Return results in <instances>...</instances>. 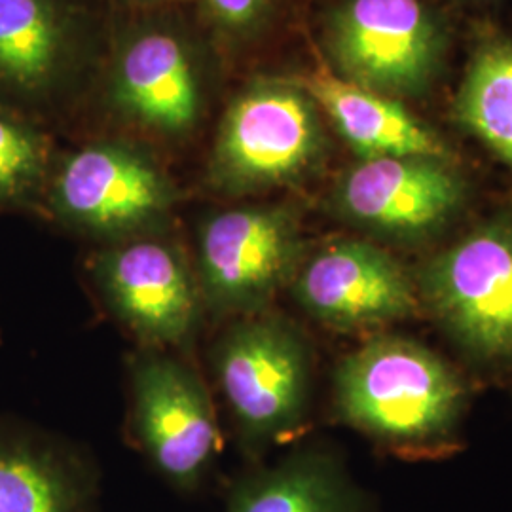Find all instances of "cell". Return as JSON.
Instances as JSON below:
<instances>
[{
  "mask_svg": "<svg viewBox=\"0 0 512 512\" xmlns=\"http://www.w3.org/2000/svg\"><path fill=\"white\" fill-rule=\"evenodd\" d=\"M340 414L393 442L439 439L458 418L463 385L435 353L403 338H378L336 372Z\"/></svg>",
  "mask_w": 512,
  "mask_h": 512,
  "instance_id": "1",
  "label": "cell"
},
{
  "mask_svg": "<svg viewBox=\"0 0 512 512\" xmlns=\"http://www.w3.org/2000/svg\"><path fill=\"white\" fill-rule=\"evenodd\" d=\"M215 372L251 446L277 439L300 420L310 384L308 351L283 321L241 319L220 338Z\"/></svg>",
  "mask_w": 512,
  "mask_h": 512,
  "instance_id": "2",
  "label": "cell"
},
{
  "mask_svg": "<svg viewBox=\"0 0 512 512\" xmlns=\"http://www.w3.org/2000/svg\"><path fill=\"white\" fill-rule=\"evenodd\" d=\"M293 217L275 207L217 213L200 230L198 285L219 315H256L302 264Z\"/></svg>",
  "mask_w": 512,
  "mask_h": 512,
  "instance_id": "3",
  "label": "cell"
},
{
  "mask_svg": "<svg viewBox=\"0 0 512 512\" xmlns=\"http://www.w3.org/2000/svg\"><path fill=\"white\" fill-rule=\"evenodd\" d=\"M421 285L463 348L480 359L512 357V217L476 228L433 258Z\"/></svg>",
  "mask_w": 512,
  "mask_h": 512,
  "instance_id": "4",
  "label": "cell"
},
{
  "mask_svg": "<svg viewBox=\"0 0 512 512\" xmlns=\"http://www.w3.org/2000/svg\"><path fill=\"white\" fill-rule=\"evenodd\" d=\"M135 431L154 469L181 492L202 486L219 452L215 408L202 380L167 355L133 365Z\"/></svg>",
  "mask_w": 512,
  "mask_h": 512,
  "instance_id": "5",
  "label": "cell"
},
{
  "mask_svg": "<svg viewBox=\"0 0 512 512\" xmlns=\"http://www.w3.org/2000/svg\"><path fill=\"white\" fill-rule=\"evenodd\" d=\"M332 46L349 80L382 95L429 86L442 57V31L420 0H349Z\"/></svg>",
  "mask_w": 512,
  "mask_h": 512,
  "instance_id": "6",
  "label": "cell"
},
{
  "mask_svg": "<svg viewBox=\"0 0 512 512\" xmlns=\"http://www.w3.org/2000/svg\"><path fill=\"white\" fill-rule=\"evenodd\" d=\"M321 133L302 92L266 86L230 109L215 150L213 175L228 190H256L287 183L310 167Z\"/></svg>",
  "mask_w": 512,
  "mask_h": 512,
  "instance_id": "7",
  "label": "cell"
},
{
  "mask_svg": "<svg viewBox=\"0 0 512 512\" xmlns=\"http://www.w3.org/2000/svg\"><path fill=\"white\" fill-rule=\"evenodd\" d=\"M93 275L110 310L147 344H181L198 323V279L167 243L139 239L118 245L97 256Z\"/></svg>",
  "mask_w": 512,
  "mask_h": 512,
  "instance_id": "8",
  "label": "cell"
},
{
  "mask_svg": "<svg viewBox=\"0 0 512 512\" xmlns=\"http://www.w3.org/2000/svg\"><path fill=\"white\" fill-rule=\"evenodd\" d=\"M298 304L334 329H365L416 311L414 287L393 256L365 243H330L300 264L293 279Z\"/></svg>",
  "mask_w": 512,
  "mask_h": 512,
  "instance_id": "9",
  "label": "cell"
},
{
  "mask_svg": "<svg viewBox=\"0 0 512 512\" xmlns=\"http://www.w3.org/2000/svg\"><path fill=\"white\" fill-rule=\"evenodd\" d=\"M344 217L385 236L412 238L440 228L463 202V181L448 160L368 158L336 188Z\"/></svg>",
  "mask_w": 512,
  "mask_h": 512,
  "instance_id": "10",
  "label": "cell"
},
{
  "mask_svg": "<svg viewBox=\"0 0 512 512\" xmlns=\"http://www.w3.org/2000/svg\"><path fill=\"white\" fill-rule=\"evenodd\" d=\"M173 200L162 171L129 148L78 150L55 175L50 203L59 217L97 234H129L164 215Z\"/></svg>",
  "mask_w": 512,
  "mask_h": 512,
  "instance_id": "11",
  "label": "cell"
},
{
  "mask_svg": "<svg viewBox=\"0 0 512 512\" xmlns=\"http://www.w3.org/2000/svg\"><path fill=\"white\" fill-rule=\"evenodd\" d=\"M0 512H95V480L54 440L0 421Z\"/></svg>",
  "mask_w": 512,
  "mask_h": 512,
  "instance_id": "12",
  "label": "cell"
},
{
  "mask_svg": "<svg viewBox=\"0 0 512 512\" xmlns=\"http://www.w3.org/2000/svg\"><path fill=\"white\" fill-rule=\"evenodd\" d=\"M304 90L329 112L334 126L363 160L385 156L450 158L439 137L387 95L327 73L308 76Z\"/></svg>",
  "mask_w": 512,
  "mask_h": 512,
  "instance_id": "13",
  "label": "cell"
},
{
  "mask_svg": "<svg viewBox=\"0 0 512 512\" xmlns=\"http://www.w3.org/2000/svg\"><path fill=\"white\" fill-rule=\"evenodd\" d=\"M120 103L143 124L164 131L190 128L198 114V82L183 42L167 33L135 38L116 74Z\"/></svg>",
  "mask_w": 512,
  "mask_h": 512,
  "instance_id": "14",
  "label": "cell"
},
{
  "mask_svg": "<svg viewBox=\"0 0 512 512\" xmlns=\"http://www.w3.org/2000/svg\"><path fill=\"white\" fill-rule=\"evenodd\" d=\"M224 512H366V503L336 459L304 452L241 478Z\"/></svg>",
  "mask_w": 512,
  "mask_h": 512,
  "instance_id": "15",
  "label": "cell"
},
{
  "mask_svg": "<svg viewBox=\"0 0 512 512\" xmlns=\"http://www.w3.org/2000/svg\"><path fill=\"white\" fill-rule=\"evenodd\" d=\"M65 35L52 0H0V84L35 93L52 82Z\"/></svg>",
  "mask_w": 512,
  "mask_h": 512,
  "instance_id": "16",
  "label": "cell"
},
{
  "mask_svg": "<svg viewBox=\"0 0 512 512\" xmlns=\"http://www.w3.org/2000/svg\"><path fill=\"white\" fill-rule=\"evenodd\" d=\"M458 120L512 171V42H486L456 103Z\"/></svg>",
  "mask_w": 512,
  "mask_h": 512,
  "instance_id": "17",
  "label": "cell"
},
{
  "mask_svg": "<svg viewBox=\"0 0 512 512\" xmlns=\"http://www.w3.org/2000/svg\"><path fill=\"white\" fill-rule=\"evenodd\" d=\"M48 175V147L37 129L0 112V207L31 202Z\"/></svg>",
  "mask_w": 512,
  "mask_h": 512,
  "instance_id": "18",
  "label": "cell"
},
{
  "mask_svg": "<svg viewBox=\"0 0 512 512\" xmlns=\"http://www.w3.org/2000/svg\"><path fill=\"white\" fill-rule=\"evenodd\" d=\"M209 12L222 25L232 29H243L253 25L266 8L268 0H203Z\"/></svg>",
  "mask_w": 512,
  "mask_h": 512,
  "instance_id": "19",
  "label": "cell"
}]
</instances>
